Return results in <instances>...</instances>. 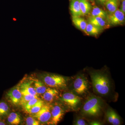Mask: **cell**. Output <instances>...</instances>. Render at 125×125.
Listing matches in <instances>:
<instances>
[{"label": "cell", "instance_id": "6da1fadb", "mask_svg": "<svg viewBox=\"0 0 125 125\" xmlns=\"http://www.w3.org/2000/svg\"><path fill=\"white\" fill-rule=\"evenodd\" d=\"M92 86L94 91L100 96H107L112 88L111 83L107 73L102 70H93L90 72Z\"/></svg>", "mask_w": 125, "mask_h": 125}, {"label": "cell", "instance_id": "7a4b0ae2", "mask_svg": "<svg viewBox=\"0 0 125 125\" xmlns=\"http://www.w3.org/2000/svg\"><path fill=\"white\" fill-rule=\"evenodd\" d=\"M103 102L99 97L91 95L87 98L81 110V113L84 116L96 117L101 114Z\"/></svg>", "mask_w": 125, "mask_h": 125}, {"label": "cell", "instance_id": "3957f363", "mask_svg": "<svg viewBox=\"0 0 125 125\" xmlns=\"http://www.w3.org/2000/svg\"><path fill=\"white\" fill-rule=\"evenodd\" d=\"M42 80L47 87L54 88H64L68 85L70 80L69 77L52 73L44 74Z\"/></svg>", "mask_w": 125, "mask_h": 125}, {"label": "cell", "instance_id": "277c9868", "mask_svg": "<svg viewBox=\"0 0 125 125\" xmlns=\"http://www.w3.org/2000/svg\"><path fill=\"white\" fill-rule=\"evenodd\" d=\"M60 100L70 110L76 111L80 106L82 98L73 92H67L62 94Z\"/></svg>", "mask_w": 125, "mask_h": 125}, {"label": "cell", "instance_id": "5b68a950", "mask_svg": "<svg viewBox=\"0 0 125 125\" xmlns=\"http://www.w3.org/2000/svg\"><path fill=\"white\" fill-rule=\"evenodd\" d=\"M89 88V84L87 78L83 74H79L74 80L72 89L75 94L79 96L87 93Z\"/></svg>", "mask_w": 125, "mask_h": 125}, {"label": "cell", "instance_id": "8992f818", "mask_svg": "<svg viewBox=\"0 0 125 125\" xmlns=\"http://www.w3.org/2000/svg\"><path fill=\"white\" fill-rule=\"evenodd\" d=\"M65 113V109L62 105L59 103L55 104L52 106L51 117L49 124L57 125L62 119Z\"/></svg>", "mask_w": 125, "mask_h": 125}, {"label": "cell", "instance_id": "52a82bcc", "mask_svg": "<svg viewBox=\"0 0 125 125\" xmlns=\"http://www.w3.org/2000/svg\"><path fill=\"white\" fill-rule=\"evenodd\" d=\"M51 105L49 104L43 105L40 111L34 114V117L42 123H48L51 117Z\"/></svg>", "mask_w": 125, "mask_h": 125}, {"label": "cell", "instance_id": "ba28073f", "mask_svg": "<svg viewBox=\"0 0 125 125\" xmlns=\"http://www.w3.org/2000/svg\"><path fill=\"white\" fill-rule=\"evenodd\" d=\"M106 19L109 25H122L125 22V14L119 9H118L113 13L107 14Z\"/></svg>", "mask_w": 125, "mask_h": 125}, {"label": "cell", "instance_id": "9c48e42d", "mask_svg": "<svg viewBox=\"0 0 125 125\" xmlns=\"http://www.w3.org/2000/svg\"><path fill=\"white\" fill-rule=\"evenodd\" d=\"M22 96V94L18 86L11 88L6 94L7 99L14 105L19 104Z\"/></svg>", "mask_w": 125, "mask_h": 125}, {"label": "cell", "instance_id": "30bf717a", "mask_svg": "<svg viewBox=\"0 0 125 125\" xmlns=\"http://www.w3.org/2000/svg\"><path fill=\"white\" fill-rule=\"evenodd\" d=\"M106 118L108 122L113 125H120L121 124L120 118L114 110L109 108L106 112Z\"/></svg>", "mask_w": 125, "mask_h": 125}, {"label": "cell", "instance_id": "8fae6325", "mask_svg": "<svg viewBox=\"0 0 125 125\" xmlns=\"http://www.w3.org/2000/svg\"><path fill=\"white\" fill-rule=\"evenodd\" d=\"M89 23L102 30L109 28L110 25L104 18L101 17H90Z\"/></svg>", "mask_w": 125, "mask_h": 125}, {"label": "cell", "instance_id": "7c38bea8", "mask_svg": "<svg viewBox=\"0 0 125 125\" xmlns=\"http://www.w3.org/2000/svg\"><path fill=\"white\" fill-rule=\"evenodd\" d=\"M59 93L56 89L48 88L46 92L42 94L43 99L47 102H52L58 96Z\"/></svg>", "mask_w": 125, "mask_h": 125}, {"label": "cell", "instance_id": "4fadbf2b", "mask_svg": "<svg viewBox=\"0 0 125 125\" xmlns=\"http://www.w3.org/2000/svg\"><path fill=\"white\" fill-rule=\"evenodd\" d=\"M70 10L72 17L82 16L79 0H70Z\"/></svg>", "mask_w": 125, "mask_h": 125}, {"label": "cell", "instance_id": "5bb4252c", "mask_svg": "<svg viewBox=\"0 0 125 125\" xmlns=\"http://www.w3.org/2000/svg\"><path fill=\"white\" fill-rule=\"evenodd\" d=\"M18 86L22 94H29L34 96H38L34 87L31 86V82L24 83Z\"/></svg>", "mask_w": 125, "mask_h": 125}, {"label": "cell", "instance_id": "9a60e30c", "mask_svg": "<svg viewBox=\"0 0 125 125\" xmlns=\"http://www.w3.org/2000/svg\"><path fill=\"white\" fill-rule=\"evenodd\" d=\"M72 21L74 25L77 29L85 32L87 24L85 19L81 16L72 17Z\"/></svg>", "mask_w": 125, "mask_h": 125}, {"label": "cell", "instance_id": "2e32d148", "mask_svg": "<svg viewBox=\"0 0 125 125\" xmlns=\"http://www.w3.org/2000/svg\"><path fill=\"white\" fill-rule=\"evenodd\" d=\"M79 1L82 16L86 15L89 14L92 7L88 0H79Z\"/></svg>", "mask_w": 125, "mask_h": 125}, {"label": "cell", "instance_id": "e0dca14e", "mask_svg": "<svg viewBox=\"0 0 125 125\" xmlns=\"http://www.w3.org/2000/svg\"><path fill=\"white\" fill-rule=\"evenodd\" d=\"M33 81L34 83L33 87L38 94H43L48 88L42 81L37 80Z\"/></svg>", "mask_w": 125, "mask_h": 125}, {"label": "cell", "instance_id": "ac0fdd59", "mask_svg": "<svg viewBox=\"0 0 125 125\" xmlns=\"http://www.w3.org/2000/svg\"><path fill=\"white\" fill-rule=\"evenodd\" d=\"M102 30L90 23H87L85 31V33L91 36H96L100 33Z\"/></svg>", "mask_w": 125, "mask_h": 125}, {"label": "cell", "instance_id": "d6986e66", "mask_svg": "<svg viewBox=\"0 0 125 125\" xmlns=\"http://www.w3.org/2000/svg\"><path fill=\"white\" fill-rule=\"evenodd\" d=\"M90 13V17H101L106 19L107 16V14L104 10L96 6L92 8Z\"/></svg>", "mask_w": 125, "mask_h": 125}, {"label": "cell", "instance_id": "ffe728a7", "mask_svg": "<svg viewBox=\"0 0 125 125\" xmlns=\"http://www.w3.org/2000/svg\"><path fill=\"white\" fill-rule=\"evenodd\" d=\"M119 4V0H108L105 5L109 13H112L118 9Z\"/></svg>", "mask_w": 125, "mask_h": 125}, {"label": "cell", "instance_id": "44dd1931", "mask_svg": "<svg viewBox=\"0 0 125 125\" xmlns=\"http://www.w3.org/2000/svg\"><path fill=\"white\" fill-rule=\"evenodd\" d=\"M7 121L10 125H19L21 121L19 115L14 112L9 114L7 117Z\"/></svg>", "mask_w": 125, "mask_h": 125}, {"label": "cell", "instance_id": "7402d4cb", "mask_svg": "<svg viewBox=\"0 0 125 125\" xmlns=\"http://www.w3.org/2000/svg\"><path fill=\"white\" fill-rule=\"evenodd\" d=\"M9 107L8 104L4 101L0 102V117H4L8 115Z\"/></svg>", "mask_w": 125, "mask_h": 125}, {"label": "cell", "instance_id": "603a6c76", "mask_svg": "<svg viewBox=\"0 0 125 125\" xmlns=\"http://www.w3.org/2000/svg\"><path fill=\"white\" fill-rule=\"evenodd\" d=\"M38 96L29 94H22V97L21 99L19 104L24 106L29 101L32 99L38 97Z\"/></svg>", "mask_w": 125, "mask_h": 125}, {"label": "cell", "instance_id": "cb8c5ba5", "mask_svg": "<svg viewBox=\"0 0 125 125\" xmlns=\"http://www.w3.org/2000/svg\"><path fill=\"white\" fill-rule=\"evenodd\" d=\"M44 103L42 100L39 99L34 105L29 110V113L30 114H35L40 111L43 105H44Z\"/></svg>", "mask_w": 125, "mask_h": 125}, {"label": "cell", "instance_id": "d4e9b609", "mask_svg": "<svg viewBox=\"0 0 125 125\" xmlns=\"http://www.w3.org/2000/svg\"><path fill=\"white\" fill-rule=\"evenodd\" d=\"M39 100L38 97L32 99L29 101L24 106L25 109L26 111L29 112L31 108Z\"/></svg>", "mask_w": 125, "mask_h": 125}, {"label": "cell", "instance_id": "484cf974", "mask_svg": "<svg viewBox=\"0 0 125 125\" xmlns=\"http://www.w3.org/2000/svg\"><path fill=\"white\" fill-rule=\"evenodd\" d=\"M26 125H40L39 121L37 120L32 117H28L26 120Z\"/></svg>", "mask_w": 125, "mask_h": 125}, {"label": "cell", "instance_id": "4316f807", "mask_svg": "<svg viewBox=\"0 0 125 125\" xmlns=\"http://www.w3.org/2000/svg\"><path fill=\"white\" fill-rule=\"evenodd\" d=\"M73 125H86L88 124L86 122L85 120L80 117H78L74 121Z\"/></svg>", "mask_w": 125, "mask_h": 125}, {"label": "cell", "instance_id": "83f0119b", "mask_svg": "<svg viewBox=\"0 0 125 125\" xmlns=\"http://www.w3.org/2000/svg\"><path fill=\"white\" fill-rule=\"evenodd\" d=\"M88 125H101L103 123L101 121H93L90 122Z\"/></svg>", "mask_w": 125, "mask_h": 125}, {"label": "cell", "instance_id": "f1b7e54d", "mask_svg": "<svg viewBox=\"0 0 125 125\" xmlns=\"http://www.w3.org/2000/svg\"><path fill=\"white\" fill-rule=\"evenodd\" d=\"M119 10H121V11H122L123 13H125V0L122 1V5H121V7L120 9H119Z\"/></svg>", "mask_w": 125, "mask_h": 125}, {"label": "cell", "instance_id": "f546056e", "mask_svg": "<svg viewBox=\"0 0 125 125\" xmlns=\"http://www.w3.org/2000/svg\"><path fill=\"white\" fill-rule=\"evenodd\" d=\"M108 0H96L99 4L102 5H105Z\"/></svg>", "mask_w": 125, "mask_h": 125}, {"label": "cell", "instance_id": "4dcf8cb0", "mask_svg": "<svg viewBox=\"0 0 125 125\" xmlns=\"http://www.w3.org/2000/svg\"><path fill=\"white\" fill-rule=\"evenodd\" d=\"M6 125L4 122L3 121L1 120H0V125Z\"/></svg>", "mask_w": 125, "mask_h": 125}, {"label": "cell", "instance_id": "1f68e13d", "mask_svg": "<svg viewBox=\"0 0 125 125\" xmlns=\"http://www.w3.org/2000/svg\"><path fill=\"white\" fill-rule=\"evenodd\" d=\"M13 20L14 21H16V19H15V18H13Z\"/></svg>", "mask_w": 125, "mask_h": 125}, {"label": "cell", "instance_id": "d6a6232c", "mask_svg": "<svg viewBox=\"0 0 125 125\" xmlns=\"http://www.w3.org/2000/svg\"><path fill=\"white\" fill-rule=\"evenodd\" d=\"M89 0L91 1H94V0Z\"/></svg>", "mask_w": 125, "mask_h": 125}, {"label": "cell", "instance_id": "836d02e7", "mask_svg": "<svg viewBox=\"0 0 125 125\" xmlns=\"http://www.w3.org/2000/svg\"><path fill=\"white\" fill-rule=\"evenodd\" d=\"M119 0L122 1L124 0Z\"/></svg>", "mask_w": 125, "mask_h": 125}]
</instances>
